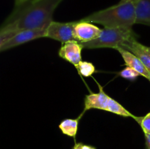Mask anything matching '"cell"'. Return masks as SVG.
<instances>
[{
  "label": "cell",
  "mask_w": 150,
  "mask_h": 149,
  "mask_svg": "<svg viewBox=\"0 0 150 149\" xmlns=\"http://www.w3.org/2000/svg\"><path fill=\"white\" fill-rule=\"evenodd\" d=\"M120 1H122V2H127V1H130V2L133 3V4H135L136 5V4L139 2V0H121Z\"/></svg>",
  "instance_id": "obj_20"
},
{
  "label": "cell",
  "mask_w": 150,
  "mask_h": 149,
  "mask_svg": "<svg viewBox=\"0 0 150 149\" xmlns=\"http://www.w3.org/2000/svg\"><path fill=\"white\" fill-rule=\"evenodd\" d=\"M76 68L77 69L79 74L85 77H90L95 72V67L89 61H81Z\"/></svg>",
  "instance_id": "obj_14"
},
{
  "label": "cell",
  "mask_w": 150,
  "mask_h": 149,
  "mask_svg": "<svg viewBox=\"0 0 150 149\" xmlns=\"http://www.w3.org/2000/svg\"><path fill=\"white\" fill-rule=\"evenodd\" d=\"M63 0H40L26 2L16 7L0 31V45L19 32L47 29L53 21V14Z\"/></svg>",
  "instance_id": "obj_1"
},
{
  "label": "cell",
  "mask_w": 150,
  "mask_h": 149,
  "mask_svg": "<svg viewBox=\"0 0 150 149\" xmlns=\"http://www.w3.org/2000/svg\"><path fill=\"white\" fill-rule=\"evenodd\" d=\"M138 122L144 134H150V112L144 117H139Z\"/></svg>",
  "instance_id": "obj_16"
},
{
  "label": "cell",
  "mask_w": 150,
  "mask_h": 149,
  "mask_svg": "<svg viewBox=\"0 0 150 149\" xmlns=\"http://www.w3.org/2000/svg\"><path fill=\"white\" fill-rule=\"evenodd\" d=\"M32 1H40V0H32Z\"/></svg>",
  "instance_id": "obj_21"
},
{
  "label": "cell",
  "mask_w": 150,
  "mask_h": 149,
  "mask_svg": "<svg viewBox=\"0 0 150 149\" xmlns=\"http://www.w3.org/2000/svg\"><path fill=\"white\" fill-rule=\"evenodd\" d=\"M146 138V145L147 149H150V134H145Z\"/></svg>",
  "instance_id": "obj_19"
},
{
  "label": "cell",
  "mask_w": 150,
  "mask_h": 149,
  "mask_svg": "<svg viewBox=\"0 0 150 149\" xmlns=\"http://www.w3.org/2000/svg\"><path fill=\"white\" fill-rule=\"evenodd\" d=\"M45 32L46 29H27L18 32L2 45H0V51H7L30 41L45 37Z\"/></svg>",
  "instance_id": "obj_5"
},
{
  "label": "cell",
  "mask_w": 150,
  "mask_h": 149,
  "mask_svg": "<svg viewBox=\"0 0 150 149\" xmlns=\"http://www.w3.org/2000/svg\"><path fill=\"white\" fill-rule=\"evenodd\" d=\"M107 111L112 112V113L117 114V115H120V116L131 117V118L136 119V121H137L138 118H139V117H136L134 115H133L131 112H130L127 110H126L121 104H120L115 99H114L111 97H110L109 101H108Z\"/></svg>",
  "instance_id": "obj_13"
},
{
  "label": "cell",
  "mask_w": 150,
  "mask_h": 149,
  "mask_svg": "<svg viewBox=\"0 0 150 149\" xmlns=\"http://www.w3.org/2000/svg\"><path fill=\"white\" fill-rule=\"evenodd\" d=\"M29 0H15V5H16V7H20V6L23 5V4H25L26 2Z\"/></svg>",
  "instance_id": "obj_18"
},
{
  "label": "cell",
  "mask_w": 150,
  "mask_h": 149,
  "mask_svg": "<svg viewBox=\"0 0 150 149\" xmlns=\"http://www.w3.org/2000/svg\"><path fill=\"white\" fill-rule=\"evenodd\" d=\"M118 48L125 49L134 54L150 70V47L140 43L135 37L124 42Z\"/></svg>",
  "instance_id": "obj_8"
},
{
  "label": "cell",
  "mask_w": 150,
  "mask_h": 149,
  "mask_svg": "<svg viewBox=\"0 0 150 149\" xmlns=\"http://www.w3.org/2000/svg\"><path fill=\"white\" fill-rule=\"evenodd\" d=\"M73 149H96L95 148L92 147V146L87 145L83 144L81 143H76Z\"/></svg>",
  "instance_id": "obj_17"
},
{
  "label": "cell",
  "mask_w": 150,
  "mask_h": 149,
  "mask_svg": "<svg viewBox=\"0 0 150 149\" xmlns=\"http://www.w3.org/2000/svg\"><path fill=\"white\" fill-rule=\"evenodd\" d=\"M99 89L100 91L98 93H91L90 94L86 95L85 96L83 112L91 109L102 110L107 111L110 96L104 92L100 86Z\"/></svg>",
  "instance_id": "obj_9"
},
{
  "label": "cell",
  "mask_w": 150,
  "mask_h": 149,
  "mask_svg": "<svg viewBox=\"0 0 150 149\" xmlns=\"http://www.w3.org/2000/svg\"><path fill=\"white\" fill-rule=\"evenodd\" d=\"M81 44L77 40H71L63 43L59 51V56L63 59L70 62L75 67L81 61Z\"/></svg>",
  "instance_id": "obj_7"
},
{
  "label": "cell",
  "mask_w": 150,
  "mask_h": 149,
  "mask_svg": "<svg viewBox=\"0 0 150 149\" xmlns=\"http://www.w3.org/2000/svg\"><path fill=\"white\" fill-rule=\"evenodd\" d=\"M76 21L57 22L53 20L47 27L45 37L65 43L71 40H76L74 27Z\"/></svg>",
  "instance_id": "obj_4"
},
{
  "label": "cell",
  "mask_w": 150,
  "mask_h": 149,
  "mask_svg": "<svg viewBox=\"0 0 150 149\" xmlns=\"http://www.w3.org/2000/svg\"><path fill=\"white\" fill-rule=\"evenodd\" d=\"M83 21L98 23L104 28H133L136 24V4L127 1L92 13L81 19Z\"/></svg>",
  "instance_id": "obj_2"
},
{
  "label": "cell",
  "mask_w": 150,
  "mask_h": 149,
  "mask_svg": "<svg viewBox=\"0 0 150 149\" xmlns=\"http://www.w3.org/2000/svg\"><path fill=\"white\" fill-rule=\"evenodd\" d=\"M84 113L80 115V116L76 119H72V118H67L62 121L59 125V128L62 131V132L65 135L69 136V137H72L75 138L77 134L78 131V127H79V122L80 120L81 117L82 115Z\"/></svg>",
  "instance_id": "obj_12"
},
{
  "label": "cell",
  "mask_w": 150,
  "mask_h": 149,
  "mask_svg": "<svg viewBox=\"0 0 150 149\" xmlns=\"http://www.w3.org/2000/svg\"><path fill=\"white\" fill-rule=\"evenodd\" d=\"M102 29L83 20H77L74 27L75 39L83 43L97 39L100 34Z\"/></svg>",
  "instance_id": "obj_6"
},
{
  "label": "cell",
  "mask_w": 150,
  "mask_h": 149,
  "mask_svg": "<svg viewBox=\"0 0 150 149\" xmlns=\"http://www.w3.org/2000/svg\"><path fill=\"white\" fill-rule=\"evenodd\" d=\"M136 24L150 26V0H139L136 5Z\"/></svg>",
  "instance_id": "obj_11"
},
{
  "label": "cell",
  "mask_w": 150,
  "mask_h": 149,
  "mask_svg": "<svg viewBox=\"0 0 150 149\" xmlns=\"http://www.w3.org/2000/svg\"><path fill=\"white\" fill-rule=\"evenodd\" d=\"M149 81H150V70H149Z\"/></svg>",
  "instance_id": "obj_22"
},
{
  "label": "cell",
  "mask_w": 150,
  "mask_h": 149,
  "mask_svg": "<svg viewBox=\"0 0 150 149\" xmlns=\"http://www.w3.org/2000/svg\"><path fill=\"white\" fill-rule=\"evenodd\" d=\"M115 50L119 51V53L121 54L122 57L125 61V64L127 67L133 69L136 71H137L141 75L149 80V70L146 68V66L142 63V61L136 56H135L130 51L123 49L122 48H117Z\"/></svg>",
  "instance_id": "obj_10"
},
{
  "label": "cell",
  "mask_w": 150,
  "mask_h": 149,
  "mask_svg": "<svg viewBox=\"0 0 150 149\" xmlns=\"http://www.w3.org/2000/svg\"><path fill=\"white\" fill-rule=\"evenodd\" d=\"M119 74L122 77H123V78L131 80V81L136 80L137 79V77L141 75L137 71H136L135 70H133V69L130 68L129 67H126L125 68L123 69Z\"/></svg>",
  "instance_id": "obj_15"
},
{
  "label": "cell",
  "mask_w": 150,
  "mask_h": 149,
  "mask_svg": "<svg viewBox=\"0 0 150 149\" xmlns=\"http://www.w3.org/2000/svg\"><path fill=\"white\" fill-rule=\"evenodd\" d=\"M135 37L136 34L133 28H103L97 39L80 43L83 48L88 49L103 48L116 49L124 42Z\"/></svg>",
  "instance_id": "obj_3"
}]
</instances>
